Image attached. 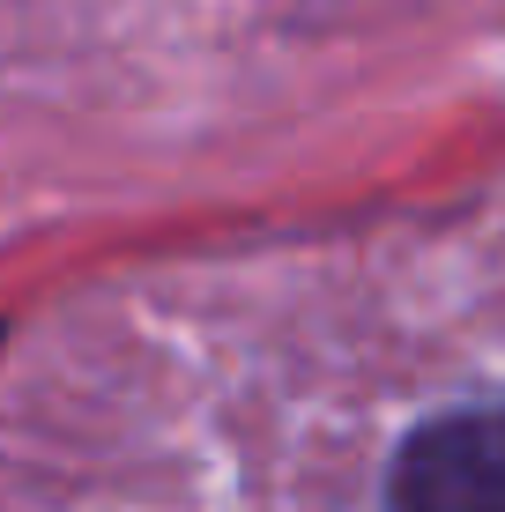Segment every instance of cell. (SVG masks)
I'll use <instances>...</instances> for the list:
<instances>
[{"label":"cell","mask_w":505,"mask_h":512,"mask_svg":"<svg viewBox=\"0 0 505 512\" xmlns=\"http://www.w3.org/2000/svg\"><path fill=\"white\" fill-rule=\"evenodd\" d=\"M387 505L394 512H505V401L424 423L394 461Z\"/></svg>","instance_id":"6da1fadb"}]
</instances>
